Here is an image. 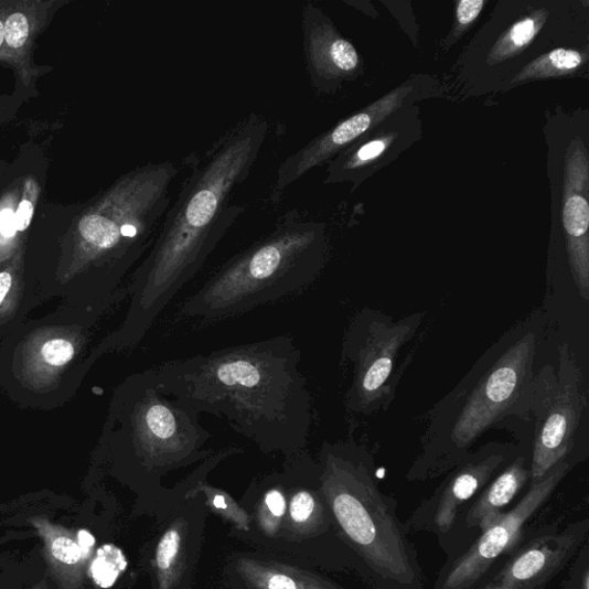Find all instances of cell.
<instances>
[{
  "instance_id": "1",
  "label": "cell",
  "mask_w": 589,
  "mask_h": 589,
  "mask_svg": "<svg viewBox=\"0 0 589 589\" xmlns=\"http://www.w3.org/2000/svg\"><path fill=\"white\" fill-rule=\"evenodd\" d=\"M269 124L250 115L214 147L182 183L130 286L122 325L100 343L101 353L138 345L158 315L202 269L246 208L229 204L250 175Z\"/></svg>"
},
{
  "instance_id": "2",
  "label": "cell",
  "mask_w": 589,
  "mask_h": 589,
  "mask_svg": "<svg viewBox=\"0 0 589 589\" xmlns=\"http://www.w3.org/2000/svg\"><path fill=\"white\" fill-rule=\"evenodd\" d=\"M289 335L238 344L156 367L160 386L199 415L223 417L264 453L308 450L313 401Z\"/></svg>"
},
{
  "instance_id": "3",
  "label": "cell",
  "mask_w": 589,
  "mask_h": 589,
  "mask_svg": "<svg viewBox=\"0 0 589 589\" xmlns=\"http://www.w3.org/2000/svg\"><path fill=\"white\" fill-rule=\"evenodd\" d=\"M200 415L160 386L156 367L133 373L116 390L104 445L116 474L139 495V507L157 521L168 513L171 472L202 463L214 452Z\"/></svg>"
},
{
  "instance_id": "4",
  "label": "cell",
  "mask_w": 589,
  "mask_h": 589,
  "mask_svg": "<svg viewBox=\"0 0 589 589\" xmlns=\"http://www.w3.org/2000/svg\"><path fill=\"white\" fill-rule=\"evenodd\" d=\"M320 490L338 535L371 589H428L397 501L374 475L371 454L352 442H325L317 459Z\"/></svg>"
},
{
  "instance_id": "5",
  "label": "cell",
  "mask_w": 589,
  "mask_h": 589,
  "mask_svg": "<svg viewBox=\"0 0 589 589\" xmlns=\"http://www.w3.org/2000/svg\"><path fill=\"white\" fill-rule=\"evenodd\" d=\"M326 258L324 225L289 210L269 235L227 260L186 299L179 314L217 321L277 302L309 287Z\"/></svg>"
},
{
  "instance_id": "6",
  "label": "cell",
  "mask_w": 589,
  "mask_h": 589,
  "mask_svg": "<svg viewBox=\"0 0 589 589\" xmlns=\"http://www.w3.org/2000/svg\"><path fill=\"white\" fill-rule=\"evenodd\" d=\"M239 504L248 515V529L239 540L254 550L315 570L354 572L309 450L285 459L281 471L254 479Z\"/></svg>"
},
{
  "instance_id": "7",
  "label": "cell",
  "mask_w": 589,
  "mask_h": 589,
  "mask_svg": "<svg viewBox=\"0 0 589 589\" xmlns=\"http://www.w3.org/2000/svg\"><path fill=\"white\" fill-rule=\"evenodd\" d=\"M537 335L528 332L507 346L473 386L448 428V442L427 459L415 462L407 479L425 481L446 474L461 463L473 443L521 398L533 379Z\"/></svg>"
},
{
  "instance_id": "8",
  "label": "cell",
  "mask_w": 589,
  "mask_h": 589,
  "mask_svg": "<svg viewBox=\"0 0 589 589\" xmlns=\"http://www.w3.org/2000/svg\"><path fill=\"white\" fill-rule=\"evenodd\" d=\"M571 459L556 464L461 554L448 558L433 589H473L523 539L528 521L547 503L561 481L574 469Z\"/></svg>"
},
{
  "instance_id": "9",
  "label": "cell",
  "mask_w": 589,
  "mask_h": 589,
  "mask_svg": "<svg viewBox=\"0 0 589 589\" xmlns=\"http://www.w3.org/2000/svg\"><path fill=\"white\" fill-rule=\"evenodd\" d=\"M421 321L414 315L390 324L371 313L357 317L347 331L342 357L354 365V379L345 397L346 409L368 415L387 405L394 363Z\"/></svg>"
},
{
  "instance_id": "10",
  "label": "cell",
  "mask_w": 589,
  "mask_h": 589,
  "mask_svg": "<svg viewBox=\"0 0 589 589\" xmlns=\"http://www.w3.org/2000/svg\"><path fill=\"white\" fill-rule=\"evenodd\" d=\"M197 469L184 479V490L158 521L148 553L151 589H192L205 537L210 508L194 489Z\"/></svg>"
},
{
  "instance_id": "11",
  "label": "cell",
  "mask_w": 589,
  "mask_h": 589,
  "mask_svg": "<svg viewBox=\"0 0 589 589\" xmlns=\"http://www.w3.org/2000/svg\"><path fill=\"white\" fill-rule=\"evenodd\" d=\"M589 521L551 524L523 537L473 589H545L588 543Z\"/></svg>"
},
{
  "instance_id": "12",
  "label": "cell",
  "mask_w": 589,
  "mask_h": 589,
  "mask_svg": "<svg viewBox=\"0 0 589 589\" xmlns=\"http://www.w3.org/2000/svg\"><path fill=\"white\" fill-rule=\"evenodd\" d=\"M520 451L513 445L491 442L451 469L435 493L422 500L407 521L411 533L436 535L439 546L446 540L464 507L511 464Z\"/></svg>"
},
{
  "instance_id": "13",
  "label": "cell",
  "mask_w": 589,
  "mask_h": 589,
  "mask_svg": "<svg viewBox=\"0 0 589 589\" xmlns=\"http://www.w3.org/2000/svg\"><path fill=\"white\" fill-rule=\"evenodd\" d=\"M586 407L582 372L567 344L559 346V370L537 425L531 454L529 484H537L569 459Z\"/></svg>"
},
{
  "instance_id": "14",
  "label": "cell",
  "mask_w": 589,
  "mask_h": 589,
  "mask_svg": "<svg viewBox=\"0 0 589 589\" xmlns=\"http://www.w3.org/2000/svg\"><path fill=\"white\" fill-rule=\"evenodd\" d=\"M410 90V88H400L388 94L366 107L362 113L339 122L334 128L321 133L306 147L289 156L277 171L271 202L275 205L279 204L291 184L328 162L339 151L362 137L366 130L398 109Z\"/></svg>"
},
{
  "instance_id": "15",
  "label": "cell",
  "mask_w": 589,
  "mask_h": 589,
  "mask_svg": "<svg viewBox=\"0 0 589 589\" xmlns=\"http://www.w3.org/2000/svg\"><path fill=\"white\" fill-rule=\"evenodd\" d=\"M531 458L520 452L517 458L506 465L490 484L481 491L454 522L446 540L440 545L447 559L461 554L494 523L516 496L529 483Z\"/></svg>"
},
{
  "instance_id": "16",
  "label": "cell",
  "mask_w": 589,
  "mask_h": 589,
  "mask_svg": "<svg viewBox=\"0 0 589 589\" xmlns=\"http://www.w3.org/2000/svg\"><path fill=\"white\" fill-rule=\"evenodd\" d=\"M302 29L307 71L318 92L333 89L356 72L360 64L356 49L339 34L323 10L308 3L303 8Z\"/></svg>"
},
{
  "instance_id": "17",
  "label": "cell",
  "mask_w": 589,
  "mask_h": 589,
  "mask_svg": "<svg viewBox=\"0 0 589 589\" xmlns=\"http://www.w3.org/2000/svg\"><path fill=\"white\" fill-rule=\"evenodd\" d=\"M223 574L228 589H347L315 569L258 550L231 554Z\"/></svg>"
},
{
  "instance_id": "18",
  "label": "cell",
  "mask_w": 589,
  "mask_h": 589,
  "mask_svg": "<svg viewBox=\"0 0 589 589\" xmlns=\"http://www.w3.org/2000/svg\"><path fill=\"white\" fill-rule=\"evenodd\" d=\"M39 341L32 340L30 351H22L25 356L20 360V373L32 382L56 377V374L65 373L77 356L83 355L85 344H78L63 332L51 330L42 332Z\"/></svg>"
},
{
  "instance_id": "19",
  "label": "cell",
  "mask_w": 589,
  "mask_h": 589,
  "mask_svg": "<svg viewBox=\"0 0 589 589\" xmlns=\"http://www.w3.org/2000/svg\"><path fill=\"white\" fill-rule=\"evenodd\" d=\"M564 224L568 236V251L576 286L585 301L589 300V251L587 231L589 206L581 195L566 200Z\"/></svg>"
},
{
  "instance_id": "20",
  "label": "cell",
  "mask_w": 589,
  "mask_h": 589,
  "mask_svg": "<svg viewBox=\"0 0 589 589\" xmlns=\"http://www.w3.org/2000/svg\"><path fill=\"white\" fill-rule=\"evenodd\" d=\"M585 61V55L578 51L556 49L526 66L514 79V83L518 84L533 78L570 75L580 68Z\"/></svg>"
},
{
  "instance_id": "21",
  "label": "cell",
  "mask_w": 589,
  "mask_h": 589,
  "mask_svg": "<svg viewBox=\"0 0 589 589\" xmlns=\"http://www.w3.org/2000/svg\"><path fill=\"white\" fill-rule=\"evenodd\" d=\"M546 19L547 12L538 11L514 24L493 47L491 61L500 63L518 55L538 35Z\"/></svg>"
},
{
  "instance_id": "22",
  "label": "cell",
  "mask_w": 589,
  "mask_h": 589,
  "mask_svg": "<svg viewBox=\"0 0 589 589\" xmlns=\"http://www.w3.org/2000/svg\"><path fill=\"white\" fill-rule=\"evenodd\" d=\"M128 559L125 553L114 544H105L98 548L92 561L90 576L103 589L113 588L127 571Z\"/></svg>"
},
{
  "instance_id": "23",
  "label": "cell",
  "mask_w": 589,
  "mask_h": 589,
  "mask_svg": "<svg viewBox=\"0 0 589 589\" xmlns=\"http://www.w3.org/2000/svg\"><path fill=\"white\" fill-rule=\"evenodd\" d=\"M50 549L52 555L65 565H76L85 559L82 548L68 535H55L50 542Z\"/></svg>"
},
{
  "instance_id": "24",
  "label": "cell",
  "mask_w": 589,
  "mask_h": 589,
  "mask_svg": "<svg viewBox=\"0 0 589 589\" xmlns=\"http://www.w3.org/2000/svg\"><path fill=\"white\" fill-rule=\"evenodd\" d=\"M574 566L564 589H589V546L586 543L574 558Z\"/></svg>"
},
{
  "instance_id": "25",
  "label": "cell",
  "mask_w": 589,
  "mask_h": 589,
  "mask_svg": "<svg viewBox=\"0 0 589 589\" xmlns=\"http://www.w3.org/2000/svg\"><path fill=\"white\" fill-rule=\"evenodd\" d=\"M6 41L11 47H21L30 35L29 20L22 13H14L7 20Z\"/></svg>"
},
{
  "instance_id": "26",
  "label": "cell",
  "mask_w": 589,
  "mask_h": 589,
  "mask_svg": "<svg viewBox=\"0 0 589 589\" xmlns=\"http://www.w3.org/2000/svg\"><path fill=\"white\" fill-rule=\"evenodd\" d=\"M484 0H462L458 6L457 12V30L453 36H460L468 26L479 17L485 7Z\"/></svg>"
},
{
  "instance_id": "27",
  "label": "cell",
  "mask_w": 589,
  "mask_h": 589,
  "mask_svg": "<svg viewBox=\"0 0 589 589\" xmlns=\"http://www.w3.org/2000/svg\"><path fill=\"white\" fill-rule=\"evenodd\" d=\"M15 289L19 290V286H14L13 276L10 272H0V312L10 304Z\"/></svg>"
},
{
  "instance_id": "28",
  "label": "cell",
  "mask_w": 589,
  "mask_h": 589,
  "mask_svg": "<svg viewBox=\"0 0 589 589\" xmlns=\"http://www.w3.org/2000/svg\"><path fill=\"white\" fill-rule=\"evenodd\" d=\"M34 214V206L30 201H23L15 213L17 229L23 232L30 227Z\"/></svg>"
},
{
  "instance_id": "29",
  "label": "cell",
  "mask_w": 589,
  "mask_h": 589,
  "mask_svg": "<svg viewBox=\"0 0 589 589\" xmlns=\"http://www.w3.org/2000/svg\"><path fill=\"white\" fill-rule=\"evenodd\" d=\"M17 231L15 213L12 210H4L0 213V233L7 237H12Z\"/></svg>"
},
{
  "instance_id": "30",
  "label": "cell",
  "mask_w": 589,
  "mask_h": 589,
  "mask_svg": "<svg viewBox=\"0 0 589 589\" xmlns=\"http://www.w3.org/2000/svg\"><path fill=\"white\" fill-rule=\"evenodd\" d=\"M77 544L82 548L85 558H87L90 556L96 540L89 531L83 529L77 534Z\"/></svg>"
},
{
  "instance_id": "31",
  "label": "cell",
  "mask_w": 589,
  "mask_h": 589,
  "mask_svg": "<svg viewBox=\"0 0 589 589\" xmlns=\"http://www.w3.org/2000/svg\"><path fill=\"white\" fill-rule=\"evenodd\" d=\"M6 41V26L2 21H0V46H2Z\"/></svg>"
}]
</instances>
